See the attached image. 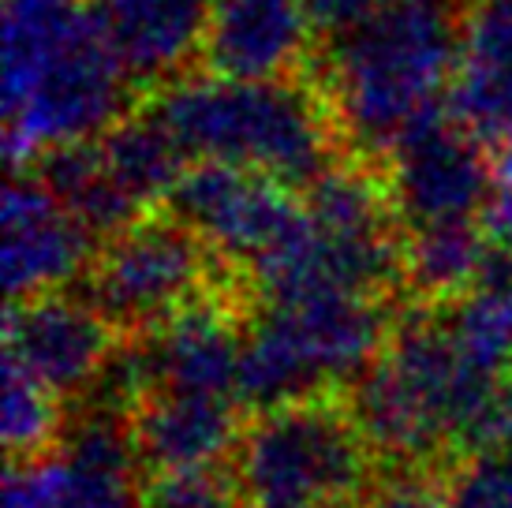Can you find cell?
<instances>
[{
    "instance_id": "52a82bcc",
    "label": "cell",
    "mask_w": 512,
    "mask_h": 508,
    "mask_svg": "<svg viewBox=\"0 0 512 508\" xmlns=\"http://www.w3.org/2000/svg\"><path fill=\"white\" fill-rule=\"evenodd\" d=\"M243 340L247 333L232 307L221 299H199L146 333L135 348L116 352V378L124 381L135 408L157 393L236 400Z\"/></svg>"
},
{
    "instance_id": "3957f363",
    "label": "cell",
    "mask_w": 512,
    "mask_h": 508,
    "mask_svg": "<svg viewBox=\"0 0 512 508\" xmlns=\"http://www.w3.org/2000/svg\"><path fill=\"white\" fill-rule=\"evenodd\" d=\"M150 113L169 127L187 161L199 165L258 172L292 191L314 184L333 165L326 98L292 79H176L157 94Z\"/></svg>"
},
{
    "instance_id": "603a6c76",
    "label": "cell",
    "mask_w": 512,
    "mask_h": 508,
    "mask_svg": "<svg viewBox=\"0 0 512 508\" xmlns=\"http://www.w3.org/2000/svg\"><path fill=\"white\" fill-rule=\"evenodd\" d=\"M146 508H247L240 505L243 486L225 467H195V471H165L150 475L143 486Z\"/></svg>"
},
{
    "instance_id": "ac0fdd59",
    "label": "cell",
    "mask_w": 512,
    "mask_h": 508,
    "mask_svg": "<svg viewBox=\"0 0 512 508\" xmlns=\"http://www.w3.org/2000/svg\"><path fill=\"white\" fill-rule=\"evenodd\" d=\"M4 508H146L135 475H113L57 449L34 464H12Z\"/></svg>"
},
{
    "instance_id": "44dd1931",
    "label": "cell",
    "mask_w": 512,
    "mask_h": 508,
    "mask_svg": "<svg viewBox=\"0 0 512 508\" xmlns=\"http://www.w3.org/2000/svg\"><path fill=\"white\" fill-rule=\"evenodd\" d=\"M460 355L486 378L512 374V258L494 251L479 284L449 318Z\"/></svg>"
},
{
    "instance_id": "5bb4252c",
    "label": "cell",
    "mask_w": 512,
    "mask_h": 508,
    "mask_svg": "<svg viewBox=\"0 0 512 508\" xmlns=\"http://www.w3.org/2000/svg\"><path fill=\"white\" fill-rule=\"evenodd\" d=\"M445 113L479 146L512 142V0H479L460 19Z\"/></svg>"
},
{
    "instance_id": "7402d4cb",
    "label": "cell",
    "mask_w": 512,
    "mask_h": 508,
    "mask_svg": "<svg viewBox=\"0 0 512 508\" xmlns=\"http://www.w3.org/2000/svg\"><path fill=\"white\" fill-rule=\"evenodd\" d=\"M60 445V400L4 359V449L12 464H34Z\"/></svg>"
},
{
    "instance_id": "4fadbf2b",
    "label": "cell",
    "mask_w": 512,
    "mask_h": 508,
    "mask_svg": "<svg viewBox=\"0 0 512 508\" xmlns=\"http://www.w3.org/2000/svg\"><path fill=\"white\" fill-rule=\"evenodd\" d=\"M311 38L303 0H210L199 57L217 79L277 83L299 68Z\"/></svg>"
},
{
    "instance_id": "8992f818",
    "label": "cell",
    "mask_w": 512,
    "mask_h": 508,
    "mask_svg": "<svg viewBox=\"0 0 512 508\" xmlns=\"http://www.w3.org/2000/svg\"><path fill=\"white\" fill-rule=\"evenodd\" d=\"M206 258L210 247L176 217H143L94 254L83 299L116 333L146 337L199 303Z\"/></svg>"
},
{
    "instance_id": "ffe728a7",
    "label": "cell",
    "mask_w": 512,
    "mask_h": 508,
    "mask_svg": "<svg viewBox=\"0 0 512 508\" xmlns=\"http://www.w3.org/2000/svg\"><path fill=\"white\" fill-rule=\"evenodd\" d=\"M490 254L494 247L479 221H441V225L408 228L404 254H400L404 284L430 303L464 299L479 284Z\"/></svg>"
},
{
    "instance_id": "277c9868",
    "label": "cell",
    "mask_w": 512,
    "mask_h": 508,
    "mask_svg": "<svg viewBox=\"0 0 512 508\" xmlns=\"http://www.w3.org/2000/svg\"><path fill=\"white\" fill-rule=\"evenodd\" d=\"M494 381L468 367L449 322L412 314L359 378L352 411L374 452L404 467H441Z\"/></svg>"
},
{
    "instance_id": "9a60e30c",
    "label": "cell",
    "mask_w": 512,
    "mask_h": 508,
    "mask_svg": "<svg viewBox=\"0 0 512 508\" xmlns=\"http://www.w3.org/2000/svg\"><path fill=\"white\" fill-rule=\"evenodd\" d=\"M90 12L131 86H169L202 53L210 0H90Z\"/></svg>"
},
{
    "instance_id": "30bf717a",
    "label": "cell",
    "mask_w": 512,
    "mask_h": 508,
    "mask_svg": "<svg viewBox=\"0 0 512 508\" xmlns=\"http://www.w3.org/2000/svg\"><path fill=\"white\" fill-rule=\"evenodd\" d=\"M120 348V333L83 296H49L8 303L4 359L57 396H75L98 385Z\"/></svg>"
},
{
    "instance_id": "484cf974",
    "label": "cell",
    "mask_w": 512,
    "mask_h": 508,
    "mask_svg": "<svg viewBox=\"0 0 512 508\" xmlns=\"http://www.w3.org/2000/svg\"><path fill=\"white\" fill-rule=\"evenodd\" d=\"M385 4L389 0H303L307 19H311L314 27V38H322L326 45L341 42L352 30L370 23Z\"/></svg>"
},
{
    "instance_id": "cb8c5ba5",
    "label": "cell",
    "mask_w": 512,
    "mask_h": 508,
    "mask_svg": "<svg viewBox=\"0 0 512 508\" xmlns=\"http://www.w3.org/2000/svg\"><path fill=\"white\" fill-rule=\"evenodd\" d=\"M356 508H453V486H445L434 467H400L397 475L370 482Z\"/></svg>"
},
{
    "instance_id": "7c38bea8",
    "label": "cell",
    "mask_w": 512,
    "mask_h": 508,
    "mask_svg": "<svg viewBox=\"0 0 512 508\" xmlns=\"http://www.w3.org/2000/svg\"><path fill=\"white\" fill-rule=\"evenodd\" d=\"M4 292L12 303L64 292L94 262V236L30 172L8 176L4 202Z\"/></svg>"
},
{
    "instance_id": "2e32d148",
    "label": "cell",
    "mask_w": 512,
    "mask_h": 508,
    "mask_svg": "<svg viewBox=\"0 0 512 508\" xmlns=\"http://www.w3.org/2000/svg\"><path fill=\"white\" fill-rule=\"evenodd\" d=\"M243 430L240 400L217 396L157 393L131 411V438L139 464L154 475L221 467L232 449H240Z\"/></svg>"
},
{
    "instance_id": "ba28073f",
    "label": "cell",
    "mask_w": 512,
    "mask_h": 508,
    "mask_svg": "<svg viewBox=\"0 0 512 508\" xmlns=\"http://www.w3.org/2000/svg\"><path fill=\"white\" fill-rule=\"evenodd\" d=\"M385 184L400 221L419 228L483 217L494 172L483 146L438 109L393 142L385 154Z\"/></svg>"
},
{
    "instance_id": "f1b7e54d",
    "label": "cell",
    "mask_w": 512,
    "mask_h": 508,
    "mask_svg": "<svg viewBox=\"0 0 512 508\" xmlns=\"http://www.w3.org/2000/svg\"><path fill=\"white\" fill-rule=\"evenodd\" d=\"M247 508H277V505H247Z\"/></svg>"
},
{
    "instance_id": "4316f807",
    "label": "cell",
    "mask_w": 512,
    "mask_h": 508,
    "mask_svg": "<svg viewBox=\"0 0 512 508\" xmlns=\"http://www.w3.org/2000/svg\"><path fill=\"white\" fill-rule=\"evenodd\" d=\"M479 225H483L490 247L512 258V191H490Z\"/></svg>"
},
{
    "instance_id": "d6986e66",
    "label": "cell",
    "mask_w": 512,
    "mask_h": 508,
    "mask_svg": "<svg viewBox=\"0 0 512 508\" xmlns=\"http://www.w3.org/2000/svg\"><path fill=\"white\" fill-rule=\"evenodd\" d=\"M30 176L57 198L64 210L90 232L113 240L135 221H143L146 213L131 202L120 187L109 180V172L101 165L98 139L79 142V146H60L53 154H45Z\"/></svg>"
},
{
    "instance_id": "6da1fadb",
    "label": "cell",
    "mask_w": 512,
    "mask_h": 508,
    "mask_svg": "<svg viewBox=\"0 0 512 508\" xmlns=\"http://www.w3.org/2000/svg\"><path fill=\"white\" fill-rule=\"evenodd\" d=\"M0 68L12 176L124 120L131 79L101 38L90 0H0Z\"/></svg>"
},
{
    "instance_id": "5b68a950",
    "label": "cell",
    "mask_w": 512,
    "mask_h": 508,
    "mask_svg": "<svg viewBox=\"0 0 512 508\" xmlns=\"http://www.w3.org/2000/svg\"><path fill=\"white\" fill-rule=\"evenodd\" d=\"M370 452L352 404L314 396L247 423L236 479L251 505L356 508L370 490Z\"/></svg>"
},
{
    "instance_id": "9c48e42d",
    "label": "cell",
    "mask_w": 512,
    "mask_h": 508,
    "mask_svg": "<svg viewBox=\"0 0 512 508\" xmlns=\"http://www.w3.org/2000/svg\"><path fill=\"white\" fill-rule=\"evenodd\" d=\"M169 206L172 217L210 251L247 269L262 262L303 217V202L292 187L228 165H191Z\"/></svg>"
},
{
    "instance_id": "d4e9b609",
    "label": "cell",
    "mask_w": 512,
    "mask_h": 508,
    "mask_svg": "<svg viewBox=\"0 0 512 508\" xmlns=\"http://www.w3.org/2000/svg\"><path fill=\"white\" fill-rule=\"evenodd\" d=\"M449 486L453 508H512V449L471 460Z\"/></svg>"
},
{
    "instance_id": "83f0119b",
    "label": "cell",
    "mask_w": 512,
    "mask_h": 508,
    "mask_svg": "<svg viewBox=\"0 0 512 508\" xmlns=\"http://www.w3.org/2000/svg\"><path fill=\"white\" fill-rule=\"evenodd\" d=\"M490 172H494V191H512V142H505V146L494 150Z\"/></svg>"
},
{
    "instance_id": "8fae6325",
    "label": "cell",
    "mask_w": 512,
    "mask_h": 508,
    "mask_svg": "<svg viewBox=\"0 0 512 508\" xmlns=\"http://www.w3.org/2000/svg\"><path fill=\"white\" fill-rule=\"evenodd\" d=\"M258 322L281 337L318 396H326V385L363 378L393 337L382 299L348 292H318L273 303Z\"/></svg>"
},
{
    "instance_id": "7a4b0ae2",
    "label": "cell",
    "mask_w": 512,
    "mask_h": 508,
    "mask_svg": "<svg viewBox=\"0 0 512 508\" xmlns=\"http://www.w3.org/2000/svg\"><path fill=\"white\" fill-rule=\"evenodd\" d=\"M456 34L445 0H389L370 23L326 45L322 98L333 127L385 161L408 127L445 109Z\"/></svg>"
},
{
    "instance_id": "e0dca14e",
    "label": "cell",
    "mask_w": 512,
    "mask_h": 508,
    "mask_svg": "<svg viewBox=\"0 0 512 508\" xmlns=\"http://www.w3.org/2000/svg\"><path fill=\"white\" fill-rule=\"evenodd\" d=\"M98 154L109 180L139 210L154 206L161 198L169 202L187 176V154L150 109L124 116L116 127H109L98 139Z\"/></svg>"
}]
</instances>
